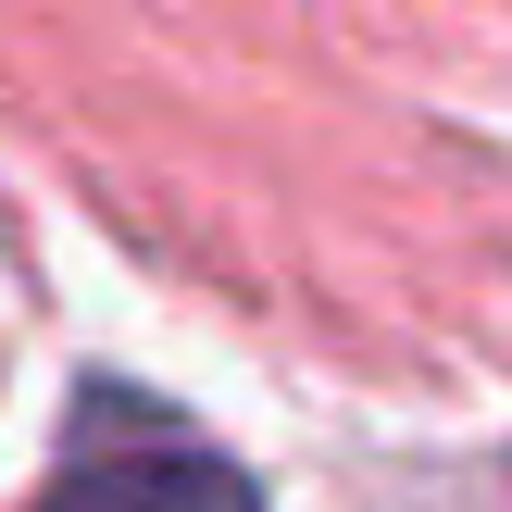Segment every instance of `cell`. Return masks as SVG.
I'll list each match as a JSON object with an SVG mask.
<instances>
[{"instance_id": "cell-1", "label": "cell", "mask_w": 512, "mask_h": 512, "mask_svg": "<svg viewBox=\"0 0 512 512\" xmlns=\"http://www.w3.org/2000/svg\"><path fill=\"white\" fill-rule=\"evenodd\" d=\"M38 512H263V488L225 450H200L175 413H150L125 388H88L75 400V450L38 488Z\"/></svg>"}]
</instances>
